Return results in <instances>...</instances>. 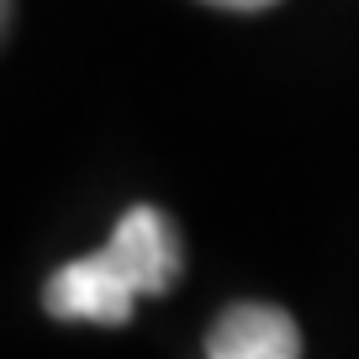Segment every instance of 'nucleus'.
Masks as SVG:
<instances>
[{"mask_svg":"<svg viewBox=\"0 0 359 359\" xmlns=\"http://www.w3.org/2000/svg\"><path fill=\"white\" fill-rule=\"evenodd\" d=\"M185 269L180 227L158 206H133L95 254L69 259L43 285V306L58 323L122 327L137 296H164Z\"/></svg>","mask_w":359,"mask_h":359,"instance_id":"nucleus-1","label":"nucleus"},{"mask_svg":"<svg viewBox=\"0 0 359 359\" xmlns=\"http://www.w3.org/2000/svg\"><path fill=\"white\" fill-rule=\"evenodd\" d=\"M206 359H302V327L269 302H238L212 323Z\"/></svg>","mask_w":359,"mask_h":359,"instance_id":"nucleus-2","label":"nucleus"},{"mask_svg":"<svg viewBox=\"0 0 359 359\" xmlns=\"http://www.w3.org/2000/svg\"><path fill=\"white\" fill-rule=\"evenodd\" d=\"M206 6H217V11H264L275 0H206Z\"/></svg>","mask_w":359,"mask_h":359,"instance_id":"nucleus-3","label":"nucleus"}]
</instances>
